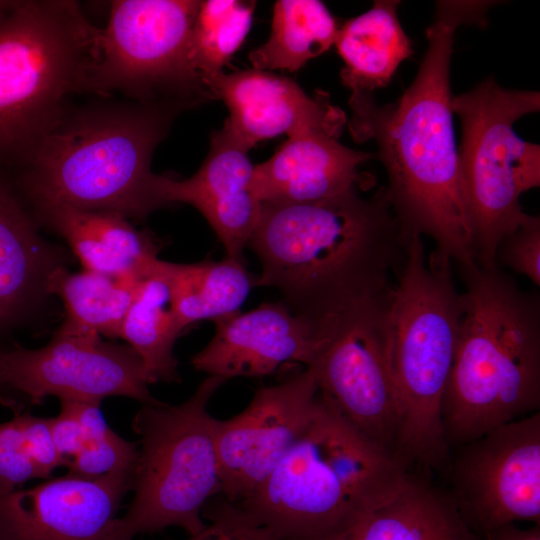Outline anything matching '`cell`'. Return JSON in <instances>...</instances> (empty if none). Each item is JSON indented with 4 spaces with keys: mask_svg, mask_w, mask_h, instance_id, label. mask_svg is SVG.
I'll return each instance as SVG.
<instances>
[{
    "mask_svg": "<svg viewBox=\"0 0 540 540\" xmlns=\"http://www.w3.org/2000/svg\"><path fill=\"white\" fill-rule=\"evenodd\" d=\"M148 385L137 353L101 337L57 331L38 349L18 344L0 348V388L18 391L34 405L48 396L96 404L111 396L132 398L142 405L159 403Z\"/></svg>",
    "mask_w": 540,
    "mask_h": 540,
    "instance_id": "cell-13",
    "label": "cell"
},
{
    "mask_svg": "<svg viewBox=\"0 0 540 540\" xmlns=\"http://www.w3.org/2000/svg\"><path fill=\"white\" fill-rule=\"evenodd\" d=\"M466 290L441 416L464 445L540 405V302L497 263L463 269Z\"/></svg>",
    "mask_w": 540,
    "mask_h": 540,
    "instance_id": "cell-4",
    "label": "cell"
},
{
    "mask_svg": "<svg viewBox=\"0 0 540 540\" xmlns=\"http://www.w3.org/2000/svg\"><path fill=\"white\" fill-rule=\"evenodd\" d=\"M338 29L321 1H276L270 36L250 53L249 60L258 70L297 71L335 44Z\"/></svg>",
    "mask_w": 540,
    "mask_h": 540,
    "instance_id": "cell-27",
    "label": "cell"
},
{
    "mask_svg": "<svg viewBox=\"0 0 540 540\" xmlns=\"http://www.w3.org/2000/svg\"><path fill=\"white\" fill-rule=\"evenodd\" d=\"M540 285V218L529 215L500 243L496 259Z\"/></svg>",
    "mask_w": 540,
    "mask_h": 540,
    "instance_id": "cell-31",
    "label": "cell"
},
{
    "mask_svg": "<svg viewBox=\"0 0 540 540\" xmlns=\"http://www.w3.org/2000/svg\"><path fill=\"white\" fill-rule=\"evenodd\" d=\"M33 479H40L28 456L15 416L0 423V491H11Z\"/></svg>",
    "mask_w": 540,
    "mask_h": 540,
    "instance_id": "cell-32",
    "label": "cell"
},
{
    "mask_svg": "<svg viewBox=\"0 0 540 540\" xmlns=\"http://www.w3.org/2000/svg\"><path fill=\"white\" fill-rule=\"evenodd\" d=\"M451 261L436 249L427 256L422 238L413 237L383 295V328L402 412L396 458L405 466L438 467L448 454L441 407L463 312Z\"/></svg>",
    "mask_w": 540,
    "mask_h": 540,
    "instance_id": "cell-5",
    "label": "cell"
},
{
    "mask_svg": "<svg viewBox=\"0 0 540 540\" xmlns=\"http://www.w3.org/2000/svg\"><path fill=\"white\" fill-rule=\"evenodd\" d=\"M451 109L462 125L459 170L477 263L492 265L501 241L529 216L521 195L540 185V146L513 128L539 111L540 93L506 89L489 77L452 98Z\"/></svg>",
    "mask_w": 540,
    "mask_h": 540,
    "instance_id": "cell-9",
    "label": "cell"
},
{
    "mask_svg": "<svg viewBox=\"0 0 540 540\" xmlns=\"http://www.w3.org/2000/svg\"><path fill=\"white\" fill-rule=\"evenodd\" d=\"M400 1H375L373 7L346 21L335 44L344 61L342 83L351 92L371 93L391 81L399 65L414 53L397 16Z\"/></svg>",
    "mask_w": 540,
    "mask_h": 540,
    "instance_id": "cell-23",
    "label": "cell"
},
{
    "mask_svg": "<svg viewBox=\"0 0 540 540\" xmlns=\"http://www.w3.org/2000/svg\"><path fill=\"white\" fill-rule=\"evenodd\" d=\"M320 540H482L451 496L407 469L335 533Z\"/></svg>",
    "mask_w": 540,
    "mask_h": 540,
    "instance_id": "cell-20",
    "label": "cell"
},
{
    "mask_svg": "<svg viewBox=\"0 0 540 540\" xmlns=\"http://www.w3.org/2000/svg\"><path fill=\"white\" fill-rule=\"evenodd\" d=\"M485 540H540V527L535 525L529 529H521L514 523L499 526L487 532Z\"/></svg>",
    "mask_w": 540,
    "mask_h": 540,
    "instance_id": "cell-36",
    "label": "cell"
},
{
    "mask_svg": "<svg viewBox=\"0 0 540 540\" xmlns=\"http://www.w3.org/2000/svg\"><path fill=\"white\" fill-rule=\"evenodd\" d=\"M226 380L208 376L184 402L142 405L132 420L139 441L133 499L119 518L123 540L179 527L190 536L204 527L207 501L220 494L215 418L208 403Z\"/></svg>",
    "mask_w": 540,
    "mask_h": 540,
    "instance_id": "cell-8",
    "label": "cell"
},
{
    "mask_svg": "<svg viewBox=\"0 0 540 540\" xmlns=\"http://www.w3.org/2000/svg\"><path fill=\"white\" fill-rule=\"evenodd\" d=\"M257 285L276 288L296 315L318 324L381 296L406 244L384 188L311 202L263 203L248 243Z\"/></svg>",
    "mask_w": 540,
    "mask_h": 540,
    "instance_id": "cell-2",
    "label": "cell"
},
{
    "mask_svg": "<svg viewBox=\"0 0 540 540\" xmlns=\"http://www.w3.org/2000/svg\"><path fill=\"white\" fill-rule=\"evenodd\" d=\"M200 1L117 0L100 30L90 92L121 91L139 102L212 99L195 72L191 35Z\"/></svg>",
    "mask_w": 540,
    "mask_h": 540,
    "instance_id": "cell-10",
    "label": "cell"
},
{
    "mask_svg": "<svg viewBox=\"0 0 540 540\" xmlns=\"http://www.w3.org/2000/svg\"><path fill=\"white\" fill-rule=\"evenodd\" d=\"M162 262L137 284L119 335L140 357L149 384L180 381L173 349L184 329Z\"/></svg>",
    "mask_w": 540,
    "mask_h": 540,
    "instance_id": "cell-24",
    "label": "cell"
},
{
    "mask_svg": "<svg viewBox=\"0 0 540 540\" xmlns=\"http://www.w3.org/2000/svg\"><path fill=\"white\" fill-rule=\"evenodd\" d=\"M205 511L202 514L210 523L189 540H276L238 503L224 497Z\"/></svg>",
    "mask_w": 540,
    "mask_h": 540,
    "instance_id": "cell-30",
    "label": "cell"
},
{
    "mask_svg": "<svg viewBox=\"0 0 540 540\" xmlns=\"http://www.w3.org/2000/svg\"><path fill=\"white\" fill-rule=\"evenodd\" d=\"M26 452L35 465L40 479H49L59 466L68 463L57 451L54 444L49 418L38 417L28 410L14 408Z\"/></svg>",
    "mask_w": 540,
    "mask_h": 540,
    "instance_id": "cell-33",
    "label": "cell"
},
{
    "mask_svg": "<svg viewBox=\"0 0 540 540\" xmlns=\"http://www.w3.org/2000/svg\"><path fill=\"white\" fill-rule=\"evenodd\" d=\"M405 469L318 392L302 434L263 483L238 504L276 540H320L340 530Z\"/></svg>",
    "mask_w": 540,
    "mask_h": 540,
    "instance_id": "cell-6",
    "label": "cell"
},
{
    "mask_svg": "<svg viewBox=\"0 0 540 540\" xmlns=\"http://www.w3.org/2000/svg\"><path fill=\"white\" fill-rule=\"evenodd\" d=\"M215 323L213 338L191 364L226 381L268 376L288 363L307 368L324 341L320 324L294 314L284 302L263 303Z\"/></svg>",
    "mask_w": 540,
    "mask_h": 540,
    "instance_id": "cell-16",
    "label": "cell"
},
{
    "mask_svg": "<svg viewBox=\"0 0 540 540\" xmlns=\"http://www.w3.org/2000/svg\"><path fill=\"white\" fill-rule=\"evenodd\" d=\"M249 149L224 125L211 135L210 150L190 178L159 177L163 206L186 203L208 221L226 249L227 257L241 260L258 225L263 203L253 186L254 165Z\"/></svg>",
    "mask_w": 540,
    "mask_h": 540,
    "instance_id": "cell-18",
    "label": "cell"
},
{
    "mask_svg": "<svg viewBox=\"0 0 540 540\" xmlns=\"http://www.w3.org/2000/svg\"><path fill=\"white\" fill-rule=\"evenodd\" d=\"M311 367L257 389L239 414L214 421L220 494L231 502L248 498L269 476L308 425L318 397Z\"/></svg>",
    "mask_w": 540,
    "mask_h": 540,
    "instance_id": "cell-14",
    "label": "cell"
},
{
    "mask_svg": "<svg viewBox=\"0 0 540 540\" xmlns=\"http://www.w3.org/2000/svg\"><path fill=\"white\" fill-rule=\"evenodd\" d=\"M255 1H200L194 21L190 55L202 79L222 72L241 47L252 25Z\"/></svg>",
    "mask_w": 540,
    "mask_h": 540,
    "instance_id": "cell-28",
    "label": "cell"
},
{
    "mask_svg": "<svg viewBox=\"0 0 540 540\" xmlns=\"http://www.w3.org/2000/svg\"><path fill=\"white\" fill-rule=\"evenodd\" d=\"M211 98L229 110L224 125L250 150L258 142L320 132L339 137L345 113L325 92L308 96L292 79L264 70L219 72L203 79Z\"/></svg>",
    "mask_w": 540,
    "mask_h": 540,
    "instance_id": "cell-17",
    "label": "cell"
},
{
    "mask_svg": "<svg viewBox=\"0 0 540 540\" xmlns=\"http://www.w3.org/2000/svg\"><path fill=\"white\" fill-rule=\"evenodd\" d=\"M384 293L325 321L323 344L309 367L319 392L396 458L402 412L383 328Z\"/></svg>",
    "mask_w": 540,
    "mask_h": 540,
    "instance_id": "cell-11",
    "label": "cell"
},
{
    "mask_svg": "<svg viewBox=\"0 0 540 540\" xmlns=\"http://www.w3.org/2000/svg\"><path fill=\"white\" fill-rule=\"evenodd\" d=\"M73 402L82 429L84 442L102 439L113 432L104 419L100 410V404L78 401Z\"/></svg>",
    "mask_w": 540,
    "mask_h": 540,
    "instance_id": "cell-35",
    "label": "cell"
},
{
    "mask_svg": "<svg viewBox=\"0 0 540 540\" xmlns=\"http://www.w3.org/2000/svg\"><path fill=\"white\" fill-rule=\"evenodd\" d=\"M51 247L36 229L7 179L0 174V334L15 325L57 266Z\"/></svg>",
    "mask_w": 540,
    "mask_h": 540,
    "instance_id": "cell-22",
    "label": "cell"
},
{
    "mask_svg": "<svg viewBox=\"0 0 540 540\" xmlns=\"http://www.w3.org/2000/svg\"><path fill=\"white\" fill-rule=\"evenodd\" d=\"M100 30L67 0L16 1L0 18V163L19 166L68 95L90 91Z\"/></svg>",
    "mask_w": 540,
    "mask_h": 540,
    "instance_id": "cell-7",
    "label": "cell"
},
{
    "mask_svg": "<svg viewBox=\"0 0 540 540\" xmlns=\"http://www.w3.org/2000/svg\"><path fill=\"white\" fill-rule=\"evenodd\" d=\"M453 499L480 537L516 521L540 522V415L501 424L462 445Z\"/></svg>",
    "mask_w": 540,
    "mask_h": 540,
    "instance_id": "cell-12",
    "label": "cell"
},
{
    "mask_svg": "<svg viewBox=\"0 0 540 540\" xmlns=\"http://www.w3.org/2000/svg\"><path fill=\"white\" fill-rule=\"evenodd\" d=\"M188 107L169 100L65 109L18 166V185L31 204L144 218L163 206L153 152Z\"/></svg>",
    "mask_w": 540,
    "mask_h": 540,
    "instance_id": "cell-3",
    "label": "cell"
},
{
    "mask_svg": "<svg viewBox=\"0 0 540 540\" xmlns=\"http://www.w3.org/2000/svg\"><path fill=\"white\" fill-rule=\"evenodd\" d=\"M373 156L344 146L328 134H297L268 160L254 165V190L262 203L331 198L372 182L369 175L359 173L358 167Z\"/></svg>",
    "mask_w": 540,
    "mask_h": 540,
    "instance_id": "cell-19",
    "label": "cell"
},
{
    "mask_svg": "<svg viewBox=\"0 0 540 540\" xmlns=\"http://www.w3.org/2000/svg\"><path fill=\"white\" fill-rule=\"evenodd\" d=\"M133 473L86 478L68 472L0 491V540H123L117 512Z\"/></svg>",
    "mask_w": 540,
    "mask_h": 540,
    "instance_id": "cell-15",
    "label": "cell"
},
{
    "mask_svg": "<svg viewBox=\"0 0 540 540\" xmlns=\"http://www.w3.org/2000/svg\"><path fill=\"white\" fill-rule=\"evenodd\" d=\"M138 456L137 443L127 441L114 431L108 436L84 442L66 467L69 473L86 478L134 470Z\"/></svg>",
    "mask_w": 540,
    "mask_h": 540,
    "instance_id": "cell-29",
    "label": "cell"
},
{
    "mask_svg": "<svg viewBox=\"0 0 540 540\" xmlns=\"http://www.w3.org/2000/svg\"><path fill=\"white\" fill-rule=\"evenodd\" d=\"M34 220L61 235L85 270L142 280L158 260L159 246L121 214L89 211L57 202L32 204Z\"/></svg>",
    "mask_w": 540,
    "mask_h": 540,
    "instance_id": "cell-21",
    "label": "cell"
},
{
    "mask_svg": "<svg viewBox=\"0 0 540 540\" xmlns=\"http://www.w3.org/2000/svg\"><path fill=\"white\" fill-rule=\"evenodd\" d=\"M16 1L0 0V18L3 17L15 4Z\"/></svg>",
    "mask_w": 540,
    "mask_h": 540,
    "instance_id": "cell-37",
    "label": "cell"
},
{
    "mask_svg": "<svg viewBox=\"0 0 540 540\" xmlns=\"http://www.w3.org/2000/svg\"><path fill=\"white\" fill-rule=\"evenodd\" d=\"M54 444L59 454L67 461L74 457L84 444L82 429L75 412L74 402L60 400V412L49 418Z\"/></svg>",
    "mask_w": 540,
    "mask_h": 540,
    "instance_id": "cell-34",
    "label": "cell"
},
{
    "mask_svg": "<svg viewBox=\"0 0 540 540\" xmlns=\"http://www.w3.org/2000/svg\"><path fill=\"white\" fill-rule=\"evenodd\" d=\"M141 280L83 270L71 273L59 265L47 277L45 292L65 307L58 331L81 336L119 338L122 323Z\"/></svg>",
    "mask_w": 540,
    "mask_h": 540,
    "instance_id": "cell-25",
    "label": "cell"
},
{
    "mask_svg": "<svg viewBox=\"0 0 540 540\" xmlns=\"http://www.w3.org/2000/svg\"><path fill=\"white\" fill-rule=\"evenodd\" d=\"M495 3L437 1L425 55L401 97L383 106L371 93L351 92L349 98V130L355 141L374 140L378 147L404 243L429 236L461 270L476 266L477 253L453 128L450 61L457 28L485 26Z\"/></svg>",
    "mask_w": 540,
    "mask_h": 540,
    "instance_id": "cell-1",
    "label": "cell"
},
{
    "mask_svg": "<svg viewBox=\"0 0 540 540\" xmlns=\"http://www.w3.org/2000/svg\"><path fill=\"white\" fill-rule=\"evenodd\" d=\"M175 312L183 329L200 320L217 321L239 312L257 285L243 261L226 257L193 264L162 262Z\"/></svg>",
    "mask_w": 540,
    "mask_h": 540,
    "instance_id": "cell-26",
    "label": "cell"
}]
</instances>
